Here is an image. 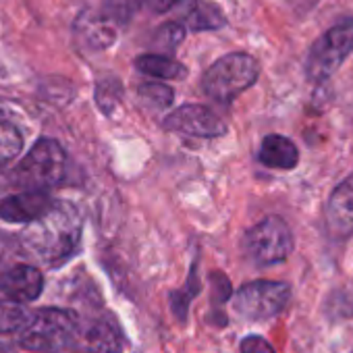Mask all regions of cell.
I'll return each instance as SVG.
<instances>
[{
	"label": "cell",
	"instance_id": "29",
	"mask_svg": "<svg viewBox=\"0 0 353 353\" xmlns=\"http://www.w3.org/2000/svg\"><path fill=\"white\" fill-rule=\"evenodd\" d=\"M3 117H5V110H3V104H0V121H3Z\"/></svg>",
	"mask_w": 353,
	"mask_h": 353
},
{
	"label": "cell",
	"instance_id": "21",
	"mask_svg": "<svg viewBox=\"0 0 353 353\" xmlns=\"http://www.w3.org/2000/svg\"><path fill=\"white\" fill-rule=\"evenodd\" d=\"M137 92H139V98L152 108H168L174 100L172 88L160 81H145L137 88Z\"/></svg>",
	"mask_w": 353,
	"mask_h": 353
},
{
	"label": "cell",
	"instance_id": "2",
	"mask_svg": "<svg viewBox=\"0 0 353 353\" xmlns=\"http://www.w3.org/2000/svg\"><path fill=\"white\" fill-rule=\"evenodd\" d=\"M260 77V63L248 52H231L212 63L204 77L202 90L204 94L214 100L229 104L245 90H250Z\"/></svg>",
	"mask_w": 353,
	"mask_h": 353
},
{
	"label": "cell",
	"instance_id": "25",
	"mask_svg": "<svg viewBox=\"0 0 353 353\" xmlns=\"http://www.w3.org/2000/svg\"><path fill=\"white\" fill-rule=\"evenodd\" d=\"M287 3L291 5V9H293L297 15H307L316 5L322 3V0H287Z\"/></svg>",
	"mask_w": 353,
	"mask_h": 353
},
{
	"label": "cell",
	"instance_id": "16",
	"mask_svg": "<svg viewBox=\"0 0 353 353\" xmlns=\"http://www.w3.org/2000/svg\"><path fill=\"white\" fill-rule=\"evenodd\" d=\"M83 345L88 353H121L119 330L106 320L90 324V328L83 334Z\"/></svg>",
	"mask_w": 353,
	"mask_h": 353
},
{
	"label": "cell",
	"instance_id": "17",
	"mask_svg": "<svg viewBox=\"0 0 353 353\" xmlns=\"http://www.w3.org/2000/svg\"><path fill=\"white\" fill-rule=\"evenodd\" d=\"M141 0H104L102 15L114 26H129L131 19L137 15Z\"/></svg>",
	"mask_w": 353,
	"mask_h": 353
},
{
	"label": "cell",
	"instance_id": "20",
	"mask_svg": "<svg viewBox=\"0 0 353 353\" xmlns=\"http://www.w3.org/2000/svg\"><path fill=\"white\" fill-rule=\"evenodd\" d=\"M23 148V137L19 129L7 121H0V164L11 162Z\"/></svg>",
	"mask_w": 353,
	"mask_h": 353
},
{
	"label": "cell",
	"instance_id": "3",
	"mask_svg": "<svg viewBox=\"0 0 353 353\" xmlns=\"http://www.w3.org/2000/svg\"><path fill=\"white\" fill-rule=\"evenodd\" d=\"M79 336V316L71 310L44 307L32 314L30 324L21 330L19 343L30 351L54 353L71 347Z\"/></svg>",
	"mask_w": 353,
	"mask_h": 353
},
{
	"label": "cell",
	"instance_id": "28",
	"mask_svg": "<svg viewBox=\"0 0 353 353\" xmlns=\"http://www.w3.org/2000/svg\"><path fill=\"white\" fill-rule=\"evenodd\" d=\"M5 188V179H3V174H0V190Z\"/></svg>",
	"mask_w": 353,
	"mask_h": 353
},
{
	"label": "cell",
	"instance_id": "9",
	"mask_svg": "<svg viewBox=\"0 0 353 353\" xmlns=\"http://www.w3.org/2000/svg\"><path fill=\"white\" fill-rule=\"evenodd\" d=\"M324 225L332 239L353 237V172L328 196L324 206Z\"/></svg>",
	"mask_w": 353,
	"mask_h": 353
},
{
	"label": "cell",
	"instance_id": "8",
	"mask_svg": "<svg viewBox=\"0 0 353 353\" xmlns=\"http://www.w3.org/2000/svg\"><path fill=\"white\" fill-rule=\"evenodd\" d=\"M162 127L172 133H183L190 137H221L227 133V123L210 108L202 104H183L168 112Z\"/></svg>",
	"mask_w": 353,
	"mask_h": 353
},
{
	"label": "cell",
	"instance_id": "22",
	"mask_svg": "<svg viewBox=\"0 0 353 353\" xmlns=\"http://www.w3.org/2000/svg\"><path fill=\"white\" fill-rule=\"evenodd\" d=\"M121 94H123V85L121 81L117 79H104L98 83L96 88V100H98V106L104 110V112H112L114 106L121 102Z\"/></svg>",
	"mask_w": 353,
	"mask_h": 353
},
{
	"label": "cell",
	"instance_id": "4",
	"mask_svg": "<svg viewBox=\"0 0 353 353\" xmlns=\"http://www.w3.org/2000/svg\"><path fill=\"white\" fill-rule=\"evenodd\" d=\"M67 154L54 139H40L30 154L15 166L11 181L26 192H44L63 181Z\"/></svg>",
	"mask_w": 353,
	"mask_h": 353
},
{
	"label": "cell",
	"instance_id": "13",
	"mask_svg": "<svg viewBox=\"0 0 353 353\" xmlns=\"http://www.w3.org/2000/svg\"><path fill=\"white\" fill-rule=\"evenodd\" d=\"M75 36L88 50H106L114 44L117 30L104 15L83 13L75 21Z\"/></svg>",
	"mask_w": 353,
	"mask_h": 353
},
{
	"label": "cell",
	"instance_id": "24",
	"mask_svg": "<svg viewBox=\"0 0 353 353\" xmlns=\"http://www.w3.org/2000/svg\"><path fill=\"white\" fill-rule=\"evenodd\" d=\"M241 353H274V347L260 334H248L241 341Z\"/></svg>",
	"mask_w": 353,
	"mask_h": 353
},
{
	"label": "cell",
	"instance_id": "23",
	"mask_svg": "<svg viewBox=\"0 0 353 353\" xmlns=\"http://www.w3.org/2000/svg\"><path fill=\"white\" fill-rule=\"evenodd\" d=\"M198 293V285H196V270H192L190 274V283L181 289V291H172L170 293V307L176 314V318H185L188 316V307H190V299Z\"/></svg>",
	"mask_w": 353,
	"mask_h": 353
},
{
	"label": "cell",
	"instance_id": "27",
	"mask_svg": "<svg viewBox=\"0 0 353 353\" xmlns=\"http://www.w3.org/2000/svg\"><path fill=\"white\" fill-rule=\"evenodd\" d=\"M7 250H9V239L5 237V233H0V260H3L9 254Z\"/></svg>",
	"mask_w": 353,
	"mask_h": 353
},
{
	"label": "cell",
	"instance_id": "26",
	"mask_svg": "<svg viewBox=\"0 0 353 353\" xmlns=\"http://www.w3.org/2000/svg\"><path fill=\"white\" fill-rule=\"evenodd\" d=\"M143 5H145L150 11L162 15V13H170V9H172V5H174V0H143Z\"/></svg>",
	"mask_w": 353,
	"mask_h": 353
},
{
	"label": "cell",
	"instance_id": "15",
	"mask_svg": "<svg viewBox=\"0 0 353 353\" xmlns=\"http://www.w3.org/2000/svg\"><path fill=\"white\" fill-rule=\"evenodd\" d=\"M135 69L143 75L166 81H179L188 77V67L166 54H141L135 59Z\"/></svg>",
	"mask_w": 353,
	"mask_h": 353
},
{
	"label": "cell",
	"instance_id": "19",
	"mask_svg": "<svg viewBox=\"0 0 353 353\" xmlns=\"http://www.w3.org/2000/svg\"><path fill=\"white\" fill-rule=\"evenodd\" d=\"M32 320V314L19 303H3L0 301V332H15L23 330Z\"/></svg>",
	"mask_w": 353,
	"mask_h": 353
},
{
	"label": "cell",
	"instance_id": "11",
	"mask_svg": "<svg viewBox=\"0 0 353 353\" xmlns=\"http://www.w3.org/2000/svg\"><path fill=\"white\" fill-rule=\"evenodd\" d=\"M54 200L46 192H23L0 202V219L9 223H34L52 208Z\"/></svg>",
	"mask_w": 353,
	"mask_h": 353
},
{
	"label": "cell",
	"instance_id": "6",
	"mask_svg": "<svg viewBox=\"0 0 353 353\" xmlns=\"http://www.w3.org/2000/svg\"><path fill=\"white\" fill-rule=\"evenodd\" d=\"M293 231L281 216H268L260 221L243 237V250L258 266L285 262L293 252Z\"/></svg>",
	"mask_w": 353,
	"mask_h": 353
},
{
	"label": "cell",
	"instance_id": "5",
	"mask_svg": "<svg viewBox=\"0 0 353 353\" xmlns=\"http://www.w3.org/2000/svg\"><path fill=\"white\" fill-rule=\"evenodd\" d=\"M353 52V17H343L330 26L310 48L305 59L307 81L320 85L330 79Z\"/></svg>",
	"mask_w": 353,
	"mask_h": 353
},
{
	"label": "cell",
	"instance_id": "10",
	"mask_svg": "<svg viewBox=\"0 0 353 353\" xmlns=\"http://www.w3.org/2000/svg\"><path fill=\"white\" fill-rule=\"evenodd\" d=\"M170 13L188 32H216L229 23L225 11L210 0H174Z\"/></svg>",
	"mask_w": 353,
	"mask_h": 353
},
{
	"label": "cell",
	"instance_id": "1",
	"mask_svg": "<svg viewBox=\"0 0 353 353\" xmlns=\"http://www.w3.org/2000/svg\"><path fill=\"white\" fill-rule=\"evenodd\" d=\"M81 229L79 210L69 202H54L48 212L26 227L21 245L44 264H61L77 252Z\"/></svg>",
	"mask_w": 353,
	"mask_h": 353
},
{
	"label": "cell",
	"instance_id": "18",
	"mask_svg": "<svg viewBox=\"0 0 353 353\" xmlns=\"http://www.w3.org/2000/svg\"><path fill=\"white\" fill-rule=\"evenodd\" d=\"M188 36V30L176 23V21H168V23H162L156 34H154V44L160 52H174L176 48H179V44L185 40Z\"/></svg>",
	"mask_w": 353,
	"mask_h": 353
},
{
	"label": "cell",
	"instance_id": "14",
	"mask_svg": "<svg viewBox=\"0 0 353 353\" xmlns=\"http://www.w3.org/2000/svg\"><path fill=\"white\" fill-rule=\"evenodd\" d=\"M258 160L274 170H293L299 162V150L289 137L272 133L262 139Z\"/></svg>",
	"mask_w": 353,
	"mask_h": 353
},
{
	"label": "cell",
	"instance_id": "12",
	"mask_svg": "<svg viewBox=\"0 0 353 353\" xmlns=\"http://www.w3.org/2000/svg\"><path fill=\"white\" fill-rule=\"evenodd\" d=\"M44 289V279L38 268L15 266L0 276V293L15 303L34 301Z\"/></svg>",
	"mask_w": 353,
	"mask_h": 353
},
{
	"label": "cell",
	"instance_id": "7",
	"mask_svg": "<svg viewBox=\"0 0 353 353\" xmlns=\"http://www.w3.org/2000/svg\"><path fill=\"white\" fill-rule=\"evenodd\" d=\"M291 299V287L281 281H252L241 285L231 303L245 320H266L281 314Z\"/></svg>",
	"mask_w": 353,
	"mask_h": 353
}]
</instances>
